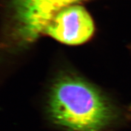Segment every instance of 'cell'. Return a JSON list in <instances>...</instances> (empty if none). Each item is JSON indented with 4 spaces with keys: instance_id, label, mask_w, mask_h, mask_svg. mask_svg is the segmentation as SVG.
Here are the masks:
<instances>
[{
    "instance_id": "cell-1",
    "label": "cell",
    "mask_w": 131,
    "mask_h": 131,
    "mask_svg": "<svg viewBox=\"0 0 131 131\" xmlns=\"http://www.w3.org/2000/svg\"><path fill=\"white\" fill-rule=\"evenodd\" d=\"M46 111L52 123L68 131H106L121 119L115 104L99 88L73 73H61L47 93Z\"/></svg>"
},
{
    "instance_id": "cell-2",
    "label": "cell",
    "mask_w": 131,
    "mask_h": 131,
    "mask_svg": "<svg viewBox=\"0 0 131 131\" xmlns=\"http://www.w3.org/2000/svg\"><path fill=\"white\" fill-rule=\"evenodd\" d=\"M84 0H13L15 31L21 41L34 42L52 18L64 8Z\"/></svg>"
},
{
    "instance_id": "cell-3",
    "label": "cell",
    "mask_w": 131,
    "mask_h": 131,
    "mask_svg": "<svg viewBox=\"0 0 131 131\" xmlns=\"http://www.w3.org/2000/svg\"><path fill=\"white\" fill-rule=\"evenodd\" d=\"M94 24L86 9L74 4L62 9L49 21L44 33L60 42L78 45L91 38Z\"/></svg>"
},
{
    "instance_id": "cell-4",
    "label": "cell",
    "mask_w": 131,
    "mask_h": 131,
    "mask_svg": "<svg viewBox=\"0 0 131 131\" xmlns=\"http://www.w3.org/2000/svg\"><path fill=\"white\" fill-rule=\"evenodd\" d=\"M130 109L131 110V104H130Z\"/></svg>"
}]
</instances>
